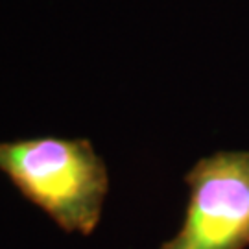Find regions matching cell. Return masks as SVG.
Masks as SVG:
<instances>
[{
    "label": "cell",
    "instance_id": "6da1fadb",
    "mask_svg": "<svg viewBox=\"0 0 249 249\" xmlns=\"http://www.w3.org/2000/svg\"><path fill=\"white\" fill-rule=\"evenodd\" d=\"M0 174L65 232L89 236L98 227L109 174L87 139L37 137L0 142Z\"/></svg>",
    "mask_w": 249,
    "mask_h": 249
},
{
    "label": "cell",
    "instance_id": "7a4b0ae2",
    "mask_svg": "<svg viewBox=\"0 0 249 249\" xmlns=\"http://www.w3.org/2000/svg\"><path fill=\"white\" fill-rule=\"evenodd\" d=\"M181 229L159 249L249 248V150H223L187 172Z\"/></svg>",
    "mask_w": 249,
    "mask_h": 249
}]
</instances>
